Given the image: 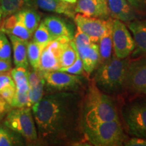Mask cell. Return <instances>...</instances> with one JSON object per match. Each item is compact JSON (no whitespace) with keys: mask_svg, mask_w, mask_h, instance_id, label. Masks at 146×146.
Listing matches in <instances>:
<instances>
[{"mask_svg":"<svg viewBox=\"0 0 146 146\" xmlns=\"http://www.w3.org/2000/svg\"><path fill=\"white\" fill-rule=\"evenodd\" d=\"M75 13L102 19L109 18L106 0H77L74 6Z\"/></svg>","mask_w":146,"mask_h":146,"instance_id":"12","label":"cell"},{"mask_svg":"<svg viewBox=\"0 0 146 146\" xmlns=\"http://www.w3.org/2000/svg\"><path fill=\"white\" fill-rule=\"evenodd\" d=\"M4 125L23 136L28 143L38 142L37 130L30 107L10 110L6 115Z\"/></svg>","mask_w":146,"mask_h":146,"instance_id":"5","label":"cell"},{"mask_svg":"<svg viewBox=\"0 0 146 146\" xmlns=\"http://www.w3.org/2000/svg\"><path fill=\"white\" fill-rule=\"evenodd\" d=\"M18 19L32 35L39 27L41 21V15L36 10L31 8H26L16 13Z\"/></svg>","mask_w":146,"mask_h":146,"instance_id":"21","label":"cell"},{"mask_svg":"<svg viewBox=\"0 0 146 146\" xmlns=\"http://www.w3.org/2000/svg\"><path fill=\"white\" fill-rule=\"evenodd\" d=\"M125 88L134 94L146 95V57L129 60Z\"/></svg>","mask_w":146,"mask_h":146,"instance_id":"8","label":"cell"},{"mask_svg":"<svg viewBox=\"0 0 146 146\" xmlns=\"http://www.w3.org/2000/svg\"><path fill=\"white\" fill-rule=\"evenodd\" d=\"M124 145L127 146H146V139L145 138L134 137L124 142Z\"/></svg>","mask_w":146,"mask_h":146,"instance_id":"37","label":"cell"},{"mask_svg":"<svg viewBox=\"0 0 146 146\" xmlns=\"http://www.w3.org/2000/svg\"><path fill=\"white\" fill-rule=\"evenodd\" d=\"M10 106L12 108L30 107V106H29V92H23V91L16 90V93L14 94L12 102H11Z\"/></svg>","mask_w":146,"mask_h":146,"instance_id":"30","label":"cell"},{"mask_svg":"<svg viewBox=\"0 0 146 146\" xmlns=\"http://www.w3.org/2000/svg\"><path fill=\"white\" fill-rule=\"evenodd\" d=\"M86 141L96 146H120L127 139L120 120L83 125Z\"/></svg>","mask_w":146,"mask_h":146,"instance_id":"4","label":"cell"},{"mask_svg":"<svg viewBox=\"0 0 146 146\" xmlns=\"http://www.w3.org/2000/svg\"><path fill=\"white\" fill-rule=\"evenodd\" d=\"M8 36L12 43L14 54V62L16 67H23L28 68L29 60L27 57V44L29 41H24L13 35L9 34Z\"/></svg>","mask_w":146,"mask_h":146,"instance_id":"19","label":"cell"},{"mask_svg":"<svg viewBox=\"0 0 146 146\" xmlns=\"http://www.w3.org/2000/svg\"><path fill=\"white\" fill-rule=\"evenodd\" d=\"M98 46H99V62H98V64L100 65L108 61L112 57L113 50L112 29L100 38Z\"/></svg>","mask_w":146,"mask_h":146,"instance_id":"24","label":"cell"},{"mask_svg":"<svg viewBox=\"0 0 146 146\" xmlns=\"http://www.w3.org/2000/svg\"><path fill=\"white\" fill-rule=\"evenodd\" d=\"M11 106L5 101V100L2 96H0V120L8 114L9 111L12 110Z\"/></svg>","mask_w":146,"mask_h":146,"instance_id":"35","label":"cell"},{"mask_svg":"<svg viewBox=\"0 0 146 146\" xmlns=\"http://www.w3.org/2000/svg\"><path fill=\"white\" fill-rule=\"evenodd\" d=\"M11 76L16 85V90L29 92V70L23 67H16L10 71Z\"/></svg>","mask_w":146,"mask_h":146,"instance_id":"25","label":"cell"},{"mask_svg":"<svg viewBox=\"0 0 146 146\" xmlns=\"http://www.w3.org/2000/svg\"><path fill=\"white\" fill-rule=\"evenodd\" d=\"M1 12H0V21H1Z\"/></svg>","mask_w":146,"mask_h":146,"instance_id":"40","label":"cell"},{"mask_svg":"<svg viewBox=\"0 0 146 146\" xmlns=\"http://www.w3.org/2000/svg\"><path fill=\"white\" fill-rule=\"evenodd\" d=\"M73 41L74 43L76 49L89 46L91 43H94L87 35L83 33L78 28H77V30L73 37Z\"/></svg>","mask_w":146,"mask_h":146,"instance_id":"31","label":"cell"},{"mask_svg":"<svg viewBox=\"0 0 146 146\" xmlns=\"http://www.w3.org/2000/svg\"><path fill=\"white\" fill-rule=\"evenodd\" d=\"M123 117L129 134L146 139V99L137 100L125 106Z\"/></svg>","mask_w":146,"mask_h":146,"instance_id":"6","label":"cell"},{"mask_svg":"<svg viewBox=\"0 0 146 146\" xmlns=\"http://www.w3.org/2000/svg\"><path fill=\"white\" fill-rule=\"evenodd\" d=\"M23 137L5 125L0 126V146L24 145Z\"/></svg>","mask_w":146,"mask_h":146,"instance_id":"23","label":"cell"},{"mask_svg":"<svg viewBox=\"0 0 146 146\" xmlns=\"http://www.w3.org/2000/svg\"><path fill=\"white\" fill-rule=\"evenodd\" d=\"M71 39L66 36L55 39L44 47L40 58L39 70L41 72L58 70L60 66V56L65 47L70 44Z\"/></svg>","mask_w":146,"mask_h":146,"instance_id":"10","label":"cell"},{"mask_svg":"<svg viewBox=\"0 0 146 146\" xmlns=\"http://www.w3.org/2000/svg\"><path fill=\"white\" fill-rule=\"evenodd\" d=\"M118 120L120 119L117 107L114 100L102 92L94 81L89 84L82 101V127Z\"/></svg>","mask_w":146,"mask_h":146,"instance_id":"2","label":"cell"},{"mask_svg":"<svg viewBox=\"0 0 146 146\" xmlns=\"http://www.w3.org/2000/svg\"><path fill=\"white\" fill-rule=\"evenodd\" d=\"M112 20L91 17L77 13L74 15V23L80 30L87 35L92 42L97 43L100 38L112 29Z\"/></svg>","mask_w":146,"mask_h":146,"instance_id":"9","label":"cell"},{"mask_svg":"<svg viewBox=\"0 0 146 146\" xmlns=\"http://www.w3.org/2000/svg\"><path fill=\"white\" fill-rule=\"evenodd\" d=\"M45 83L57 91H78L83 86V77L80 75L56 70L43 72Z\"/></svg>","mask_w":146,"mask_h":146,"instance_id":"11","label":"cell"},{"mask_svg":"<svg viewBox=\"0 0 146 146\" xmlns=\"http://www.w3.org/2000/svg\"><path fill=\"white\" fill-rule=\"evenodd\" d=\"M79 57L83 61L85 72L89 76L99 62V46L96 43H92L89 46L76 49Z\"/></svg>","mask_w":146,"mask_h":146,"instance_id":"18","label":"cell"},{"mask_svg":"<svg viewBox=\"0 0 146 146\" xmlns=\"http://www.w3.org/2000/svg\"><path fill=\"white\" fill-rule=\"evenodd\" d=\"M45 81L43 72L39 70L29 71V106L32 107L43 97Z\"/></svg>","mask_w":146,"mask_h":146,"instance_id":"14","label":"cell"},{"mask_svg":"<svg viewBox=\"0 0 146 146\" xmlns=\"http://www.w3.org/2000/svg\"><path fill=\"white\" fill-rule=\"evenodd\" d=\"M9 87H16L11 73L9 72H2L0 74V91Z\"/></svg>","mask_w":146,"mask_h":146,"instance_id":"33","label":"cell"},{"mask_svg":"<svg viewBox=\"0 0 146 146\" xmlns=\"http://www.w3.org/2000/svg\"><path fill=\"white\" fill-rule=\"evenodd\" d=\"M112 39L113 50L116 57L128 58L136 47L135 42L123 22L112 20Z\"/></svg>","mask_w":146,"mask_h":146,"instance_id":"7","label":"cell"},{"mask_svg":"<svg viewBox=\"0 0 146 146\" xmlns=\"http://www.w3.org/2000/svg\"><path fill=\"white\" fill-rule=\"evenodd\" d=\"M129 60L120 59L114 54L100 65L96 73L94 83L105 94H117L125 88V82Z\"/></svg>","mask_w":146,"mask_h":146,"instance_id":"3","label":"cell"},{"mask_svg":"<svg viewBox=\"0 0 146 146\" xmlns=\"http://www.w3.org/2000/svg\"><path fill=\"white\" fill-rule=\"evenodd\" d=\"M0 60L12 62V48L5 33L0 30Z\"/></svg>","mask_w":146,"mask_h":146,"instance_id":"29","label":"cell"},{"mask_svg":"<svg viewBox=\"0 0 146 146\" xmlns=\"http://www.w3.org/2000/svg\"><path fill=\"white\" fill-rule=\"evenodd\" d=\"M61 1H64V2L70 3V4L74 5V4H76V1H77V0H61Z\"/></svg>","mask_w":146,"mask_h":146,"instance_id":"39","label":"cell"},{"mask_svg":"<svg viewBox=\"0 0 146 146\" xmlns=\"http://www.w3.org/2000/svg\"><path fill=\"white\" fill-rule=\"evenodd\" d=\"M31 5L47 12L64 14L69 18H74L75 15L74 5L61 0H31Z\"/></svg>","mask_w":146,"mask_h":146,"instance_id":"15","label":"cell"},{"mask_svg":"<svg viewBox=\"0 0 146 146\" xmlns=\"http://www.w3.org/2000/svg\"><path fill=\"white\" fill-rule=\"evenodd\" d=\"M12 70V64L11 62L0 60V72H10Z\"/></svg>","mask_w":146,"mask_h":146,"instance_id":"38","label":"cell"},{"mask_svg":"<svg viewBox=\"0 0 146 146\" xmlns=\"http://www.w3.org/2000/svg\"><path fill=\"white\" fill-rule=\"evenodd\" d=\"M15 93L16 87H9L0 91V96H2L5 100V101L10 105Z\"/></svg>","mask_w":146,"mask_h":146,"instance_id":"34","label":"cell"},{"mask_svg":"<svg viewBox=\"0 0 146 146\" xmlns=\"http://www.w3.org/2000/svg\"><path fill=\"white\" fill-rule=\"evenodd\" d=\"M135 11L143 12L146 10V0H127Z\"/></svg>","mask_w":146,"mask_h":146,"instance_id":"36","label":"cell"},{"mask_svg":"<svg viewBox=\"0 0 146 146\" xmlns=\"http://www.w3.org/2000/svg\"><path fill=\"white\" fill-rule=\"evenodd\" d=\"M110 16L114 19L129 23L137 20L136 11L127 0H106Z\"/></svg>","mask_w":146,"mask_h":146,"instance_id":"13","label":"cell"},{"mask_svg":"<svg viewBox=\"0 0 146 146\" xmlns=\"http://www.w3.org/2000/svg\"><path fill=\"white\" fill-rule=\"evenodd\" d=\"M31 5V0H0L1 18L8 17Z\"/></svg>","mask_w":146,"mask_h":146,"instance_id":"22","label":"cell"},{"mask_svg":"<svg viewBox=\"0 0 146 146\" xmlns=\"http://www.w3.org/2000/svg\"><path fill=\"white\" fill-rule=\"evenodd\" d=\"M45 46L35 43L33 41L28 42L27 44V57L33 69L39 70L40 58L41 52Z\"/></svg>","mask_w":146,"mask_h":146,"instance_id":"27","label":"cell"},{"mask_svg":"<svg viewBox=\"0 0 146 146\" xmlns=\"http://www.w3.org/2000/svg\"><path fill=\"white\" fill-rule=\"evenodd\" d=\"M1 73H2V72H0V74H1Z\"/></svg>","mask_w":146,"mask_h":146,"instance_id":"41","label":"cell"},{"mask_svg":"<svg viewBox=\"0 0 146 146\" xmlns=\"http://www.w3.org/2000/svg\"><path fill=\"white\" fill-rule=\"evenodd\" d=\"M58 70L68 72L72 74H76V75H81L85 72L83 61H82L81 58L79 57V56H78L75 62L70 66L66 67V68H60Z\"/></svg>","mask_w":146,"mask_h":146,"instance_id":"32","label":"cell"},{"mask_svg":"<svg viewBox=\"0 0 146 146\" xmlns=\"http://www.w3.org/2000/svg\"><path fill=\"white\" fill-rule=\"evenodd\" d=\"M128 24L136 46L140 52L146 56V21L135 20Z\"/></svg>","mask_w":146,"mask_h":146,"instance_id":"20","label":"cell"},{"mask_svg":"<svg viewBox=\"0 0 146 146\" xmlns=\"http://www.w3.org/2000/svg\"><path fill=\"white\" fill-rule=\"evenodd\" d=\"M78 56L76 50L73 39L71 40L70 44L65 47L62 51L60 56V68H66L70 66L75 62Z\"/></svg>","mask_w":146,"mask_h":146,"instance_id":"26","label":"cell"},{"mask_svg":"<svg viewBox=\"0 0 146 146\" xmlns=\"http://www.w3.org/2000/svg\"><path fill=\"white\" fill-rule=\"evenodd\" d=\"M33 35V41L38 44L43 45V46H46L50 42L55 39L51 35L43 21L40 23L39 27H37V29H36Z\"/></svg>","mask_w":146,"mask_h":146,"instance_id":"28","label":"cell"},{"mask_svg":"<svg viewBox=\"0 0 146 146\" xmlns=\"http://www.w3.org/2000/svg\"><path fill=\"white\" fill-rule=\"evenodd\" d=\"M83 97L78 91H58L32 106L38 142L68 145L85 141L81 122Z\"/></svg>","mask_w":146,"mask_h":146,"instance_id":"1","label":"cell"},{"mask_svg":"<svg viewBox=\"0 0 146 146\" xmlns=\"http://www.w3.org/2000/svg\"><path fill=\"white\" fill-rule=\"evenodd\" d=\"M49 31L54 39H57L62 36H66L73 39L72 29L70 25L62 18L56 16H47L43 21Z\"/></svg>","mask_w":146,"mask_h":146,"instance_id":"17","label":"cell"},{"mask_svg":"<svg viewBox=\"0 0 146 146\" xmlns=\"http://www.w3.org/2000/svg\"><path fill=\"white\" fill-rule=\"evenodd\" d=\"M0 30L7 35H13L24 41H29L33 35L18 19L16 14L5 18L1 23Z\"/></svg>","mask_w":146,"mask_h":146,"instance_id":"16","label":"cell"}]
</instances>
